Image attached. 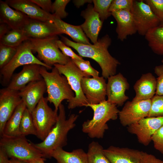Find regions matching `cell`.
<instances>
[{"label": "cell", "instance_id": "7c38bea8", "mask_svg": "<svg viewBox=\"0 0 163 163\" xmlns=\"http://www.w3.org/2000/svg\"><path fill=\"white\" fill-rule=\"evenodd\" d=\"M151 106V99L127 101L118 114L121 124L128 126L148 117Z\"/></svg>", "mask_w": 163, "mask_h": 163}, {"label": "cell", "instance_id": "681fc988", "mask_svg": "<svg viewBox=\"0 0 163 163\" xmlns=\"http://www.w3.org/2000/svg\"><path fill=\"white\" fill-rule=\"evenodd\" d=\"M161 62L163 63V59L161 60Z\"/></svg>", "mask_w": 163, "mask_h": 163}, {"label": "cell", "instance_id": "5b68a950", "mask_svg": "<svg viewBox=\"0 0 163 163\" xmlns=\"http://www.w3.org/2000/svg\"><path fill=\"white\" fill-rule=\"evenodd\" d=\"M0 147L3 148L9 157L32 162L45 158L43 154L30 142L25 136H19L14 137H1Z\"/></svg>", "mask_w": 163, "mask_h": 163}, {"label": "cell", "instance_id": "f1b7e54d", "mask_svg": "<svg viewBox=\"0 0 163 163\" xmlns=\"http://www.w3.org/2000/svg\"><path fill=\"white\" fill-rule=\"evenodd\" d=\"M29 39L23 29H11L0 39V43L18 47Z\"/></svg>", "mask_w": 163, "mask_h": 163}, {"label": "cell", "instance_id": "44dd1931", "mask_svg": "<svg viewBox=\"0 0 163 163\" xmlns=\"http://www.w3.org/2000/svg\"><path fill=\"white\" fill-rule=\"evenodd\" d=\"M141 151L114 146H111L103 150L110 163H140Z\"/></svg>", "mask_w": 163, "mask_h": 163}, {"label": "cell", "instance_id": "d4e9b609", "mask_svg": "<svg viewBox=\"0 0 163 163\" xmlns=\"http://www.w3.org/2000/svg\"><path fill=\"white\" fill-rule=\"evenodd\" d=\"M51 157L55 158L57 163H88L87 153L81 149L68 152L62 148H58L52 152Z\"/></svg>", "mask_w": 163, "mask_h": 163}, {"label": "cell", "instance_id": "74e56055", "mask_svg": "<svg viewBox=\"0 0 163 163\" xmlns=\"http://www.w3.org/2000/svg\"><path fill=\"white\" fill-rule=\"evenodd\" d=\"M133 0H113L110 5L109 11L110 12L124 9L131 10Z\"/></svg>", "mask_w": 163, "mask_h": 163}, {"label": "cell", "instance_id": "1f68e13d", "mask_svg": "<svg viewBox=\"0 0 163 163\" xmlns=\"http://www.w3.org/2000/svg\"><path fill=\"white\" fill-rule=\"evenodd\" d=\"M112 0H93L94 9L98 13L101 20L103 22L110 16L111 13L109 9Z\"/></svg>", "mask_w": 163, "mask_h": 163}, {"label": "cell", "instance_id": "7a4b0ae2", "mask_svg": "<svg viewBox=\"0 0 163 163\" xmlns=\"http://www.w3.org/2000/svg\"><path fill=\"white\" fill-rule=\"evenodd\" d=\"M59 113L56 122L45 139L42 142L34 144L43 154L45 158H50L52 152L67 145L69 132L75 126L78 116L74 114L66 119L65 107L61 104L59 107Z\"/></svg>", "mask_w": 163, "mask_h": 163}, {"label": "cell", "instance_id": "3957f363", "mask_svg": "<svg viewBox=\"0 0 163 163\" xmlns=\"http://www.w3.org/2000/svg\"><path fill=\"white\" fill-rule=\"evenodd\" d=\"M86 107L93 110L94 115L91 119L83 123L82 131L91 138H103L108 128L107 123L110 120L117 119L119 110L116 104L106 100L97 104H88Z\"/></svg>", "mask_w": 163, "mask_h": 163}, {"label": "cell", "instance_id": "52a82bcc", "mask_svg": "<svg viewBox=\"0 0 163 163\" xmlns=\"http://www.w3.org/2000/svg\"><path fill=\"white\" fill-rule=\"evenodd\" d=\"M53 66L57 69L60 74L66 77L75 93V97L67 101L68 109H72L78 107H86L88 102L82 90L81 81L84 77H90V76L80 70L71 59L65 65L56 64Z\"/></svg>", "mask_w": 163, "mask_h": 163}, {"label": "cell", "instance_id": "30bf717a", "mask_svg": "<svg viewBox=\"0 0 163 163\" xmlns=\"http://www.w3.org/2000/svg\"><path fill=\"white\" fill-rule=\"evenodd\" d=\"M138 34L145 36L150 29L160 25L158 19L144 0H134L130 10Z\"/></svg>", "mask_w": 163, "mask_h": 163}, {"label": "cell", "instance_id": "8fae6325", "mask_svg": "<svg viewBox=\"0 0 163 163\" xmlns=\"http://www.w3.org/2000/svg\"><path fill=\"white\" fill-rule=\"evenodd\" d=\"M163 126V116L147 117L128 126L127 130L135 135L140 143L149 145L155 133Z\"/></svg>", "mask_w": 163, "mask_h": 163}, {"label": "cell", "instance_id": "ac0fdd59", "mask_svg": "<svg viewBox=\"0 0 163 163\" xmlns=\"http://www.w3.org/2000/svg\"><path fill=\"white\" fill-rule=\"evenodd\" d=\"M46 91L45 83L43 79L30 83L19 92L22 101L31 113Z\"/></svg>", "mask_w": 163, "mask_h": 163}, {"label": "cell", "instance_id": "f546056e", "mask_svg": "<svg viewBox=\"0 0 163 163\" xmlns=\"http://www.w3.org/2000/svg\"><path fill=\"white\" fill-rule=\"evenodd\" d=\"M104 149L97 142L90 143L87 153L88 163H110L104 154Z\"/></svg>", "mask_w": 163, "mask_h": 163}, {"label": "cell", "instance_id": "836d02e7", "mask_svg": "<svg viewBox=\"0 0 163 163\" xmlns=\"http://www.w3.org/2000/svg\"><path fill=\"white\" fill-rule=\"evenodd\" d=\"M163 116V95H155L151 99V106L148 117Z\"/></svg>", "mask_w": 163, "mask_h": 163}, {"label": "cell", "instance_id": "cb8c5ba5", "mask_svg": "<svg viewBox=\"0 0 163 163\" xmlns=\"http://www.w3.org/2000/svg\"><path fill=\"white\" fill-rule=\"evenodd\" d=\"M29 18L24 13L12 9L5 1H0V22L7 24L11 29H22Z\"/></svg>", "mask_w": 163, "mask_h": 163}, {"label": "cell", "instance_id": "4fadbf2b", "mask_svg": "<svg viewBox=\"0 0 163 163\" xmlns=\"http://www.w3.org/2000/svg\"><path fill=\"white\" fill-rule=\"evenodd\" d=\"M19 91L7 88L0 90V135L1 136L5 124L14 110L22 101Z\"/></svg>", "mask_w": 163, "mask_h": 163}, {"label": "cell", "instance_id": "d6a6232c", "mask_svg": "<svg viewBox=\"0 0 163 163\" xmlns=\"http://www.w3.org/2000/svg\"><path fill=\"white\" fill-rule=\"evenodd\" d=\"M18 47L0 43V69L11 60L17 52Z\"/></svg>", "mask_w": 163, "mask_h": 163}, {"label": "cell", "instance_id": "7dc6e473", "mask_svg": "<svg viewBox=\"0 0 163 163\" xmlns=\"http://www.w3.org/2000/svg\"><path fill=\"white\" fill-rule=\"evenodd\" d=\"M9 163H32L31 162L22 161L14 158H11L9 160Z\"/></svg>", "mask_w": 163, "mask_h": 163}, {"label": "cell", "instance_id": "6da1fadb", "mask_svg": "<svg viewBox=\"0 0 163 163\" xmlns=\"http://www.w3.org/2000/svg\"><path fill=\"white\" fill-rule=\"evenodd\" d=\"M61 40L66 46L75 49L79 56L91 58L97 62L101 68L102 75L104 78L115 75L117 67L120 63L108 51L112 40L108 35L99 39L97 42L93 44L77 43L63 36H61Z\"/></svg>", "mask_w": 163, "mask_h": 163}, {"label": "cell", "instance_id": "9c48e42d", "mask_svg": "<svg viewBox=\"0 0 163 163\" xmlns=\"http://www.w3.org/2000/svg\"><path fill=\"white\" fill-rule=\"evenodd\" d=\"M46 97H43L31 112L37 137L42 141L55 125L58 114L50 107Z\"/></svg>", "mask_w": 163, "mask_h": 163}, {"label": "cell", "instance_id": "60d3db41", "mask_svg": "<svg viewBox=\"0 0 163 163\" xmlns=\"http://www.w3.org/2000/svg\"><path fill=\"white\" fill-rule=\"evenodd\" d=\"M155 149L163 154V126L157 130L152 137Z\"/></svg>", "mask_w": 163, "mask_h": 163}, {"label": "cell", "instance_id": "b9f144b4", "mask_svg": "<svg viewBox=\"0 0 163 163\" xmlns=\"http://www.w3.org/2000/svg\"><path fill=\"white\" fill-rule=\"evenodd\" d=\"M140 163H163V161L152 154L141 151Z\"/></svg>", "mask_w": 163, "mask_h": 163}, {"label": "cell", "instance_id": "ee69618b", "mask_svg": "<svg viewBox=\"0 0 163 163\" xmlns=\"http://www.w3.org/2000/svg\"><path fill=\"white\" fill-rule=\"evenodd\" d=\"M11 29L7 24L0 22V39Z\"/></svg>", "mask_w": 163, "mask_h": 163}, {"label": "cell", "instance_id": "5bb4252c", "mask_svg": "<svg viewBox=\"0 0 163 163\" xmlns=\"http://www.w3.org/2000/svg\"><path fill=\"white\" fill-rule=\"evenodd\" d=\"M106 85L107 101L118 106H122L129 98L125 94L129 85L127 80L120 73L108 78Z\"/></svg>", "mask_w": 163, "mask_h": 163}, {"label": "cell", "instance_id": "e0dca14e", "mask_svg": "<svg viewBox=\"0 0 163 163\" xmlns=\"http://www.w3.org/2000/svg\"><path fill=\"white\" fill-rule=\"evenodd\" d=\"M41 66L37 64L24 66L21 71L13 75L7 88L20 91L30 83L42 79L40 73Z\"/></svg>", "mask_w": 163, "mask_h": 163}, {"label": "cell", "instance_id": "9a60e30c", "mask_svg": "<svg viewBox=\"0 0 163 163\" xmlns=\"http://www.w3.org/2000/svg\"><path fill=\"white\" fill-rule=\"evenodd\" d=\"M106 85L105 80L102 76L84 77L81 81V87L88 104H97L106 101Z\"/></svg>", "mask_w": 163, "mask_h": 163}, {"label": "cell", "instance_id": "e575fe53", "mask_svg": "<svg viewBox=\"0 0 163 163\" xmlns=\"http://www.w3.org/2000/svg\"><path fill=\"white\" fill-rule=\"evenodd\" d=\"M70 0H56L52 3L51 14L55 17L61 19L65 18L68 13L65 11L66 5Z\"/></svg>", "mask_w": 163, "mask_h": 163}, {"label": "cell", "instance_id": "4dcf8cb0", "mask_svg": "<svg viewBox=\"0 0 163 163\" xmlns=\"http://www.w3.org/2000/svg\"><path fill=\"white\" fill-rule=\"evenodd\" d=\"M19 132L21 136H24L29 135L36 136L37 135L31 113L27 108L22 115L20 125Z\"/></svg>", "mask_w": 163, "mask_h": 163}, {"label": "cell", "instance_id": "8992f818", "mask_svg": "<svg viewBox=\"0 0 163 163\" xmlns=\"http://www.w3.org/2000/svg\"><path fill=\"white\" fill-rule=\"evenodd\" d=\"M32 46L28 39L18 46L15 55L6 65L0 69L1 84L7 85L10 82L15 70L22 66L37 64L45 67L47 70L52 67L48 66L36 57L33 53Z\"/></svg>", "mask_w": 163, "mask_h": 163}, {"label": "cell", "instance_id": "d6986e66", "mask_svg": "<svg viewBox=\"0 0 163 163\" xmlns=\"http://www.w3.org/2000/svg\"><path fill=\"white\" fill-rule=\"evenodd\" d=\"M81 16L85 19L84 22L80 25L82 29L93 44L95 43L103 22L91 4H88L86 8L82 11Z\"/></svg>", "mask_w": 163, "mask_h": 163}, {"label": "cell", "instance_id": "c3c4849f", "mask_svg": "<svg viewBox=\"0 0 163 163\" xmlns=\"http://www.w3.org/2000/svg\"><path fill=\"white\" fill-rule=\"evenodd\" d=\"M44 160L45 158H43L36 160L33 161L32 163H45L44 162Z\"/></svg>", "mask_w": 163, "mask_h": 163}, {"label": "cell", "instance_id": "2e32d148", "mask_svg": "<svg viewBox=\"0 0 163 163\" xmlns=\"http://www.w3.org/2000/svg\"><path fill=\"white\" fill-rule=\"evenodd\" d=\"M22 29L29 38L44 39L63 34L52 21H43L30 18Z\"/></svg>", "mask_w": 163, "mask_h": 163}, {"label": "cell", "instance_id": "f6af8a7d", "mask_svg": "<svg viewBox=\"0 0 163 163\" xmlns=\"http://www.w3.org/2000/svg\"><path fill=\"white\" fill-rule=\"evenodd\" d=\"M9 158L5 149L0 147V163H9Z\"/></svg>", "mask_w": 163, "mask_h": 163}, {"label": "cell", "instance_id": "d590c367", "mask_svg": "<svg viewBox=\"0 0 163 163\" xmlns=\"http://www.w3.org/2000/svg\"><path fill=\"white\" fill-rule=\"evenodd\" d=\"M144 2L150 7L153 12L163 25V0H145Z\"/></svg>", "mask_w": 163, "mask_h": 163}, {"label": "cell", "instance_id": "ba28073f", "mask_svg": "<svg viewBox=\"0 0 163 163\" xmlns=\"http://www.w3.org/2000/svg\"><path fill=\"white\" fill-rule=\"evenodd\" d=\"M58 36L44 39L29 38L32 46L33 52H37L38 59L49 66L56 64L64 65L71 59L64 55L56 44Z\"/></svg>", "mask_w": 163, "mask_h": 163}, {"label": "cell", "instance_id": "603a6c76", "mask_svg": "<svg viewBox=\"0 0 163 163\" xmlns=\"http://www.w3.org/2000/svg\"><path fill=\"white\" fill-rule=\"evenodd\" d=\"M136 95L132 101H138L151 99L155 94L156 79L151 73L143 74L133 86Z\"/></svg>", "mask_w": 163, "mask_h": 163}, {"label": "cell", "instance_id": "8d00e7d4", "mask_svg": "<svg viewBox=\"0 0 163 163\" xmlns=\"http://www.w3.org/2000/svg\"><path fill=\"white\" fill-rule=\"evenodd\" d=\"M73 62L82 71L93 77H99L98 71L93 68L88 61L71 59Z\"/></svg>", "mask_w": 163, "mask_h": 163}, {"label": "cell", "instance_id": "bcb514c9", "mask_svg": "<svg viewBox=\"0 0 163 163\" xmlns=\"http://www.w3.org/2000/svg\"><path fill=\"white\" fill-rule=\"evenodd\" d=\"M74 5L78 8H79L86 3L91 4L93 2L91 0H74L73 1Z\"/></svg>", "mask_w": 163, "mask_h": 163}, {"label": "cell", "instance_id": "7402d4cb", "mask_svg": "<svg viewBox=\"0 0 163 163\" xmlns=\"http://www.w3.org/2000/svg\"><path fill=\"white\" fill-rule=\"evenodd\" d=\"M111 13L117 22L116 31L118 39L123 41L128 36L137 32L130 10H122Z\"/></svg>", "mask_w": 163, "mask_h": 163}, {"label": "cell", "instance_id": "4316f807", "mask_svg": "<svg viewBox=\"0 0 163 163\" xmlns=\"http://www.w3.org/2000/svg\"><path fill=\"white\" fill-rule=\"evenodd\" d=\"M26 108L25 104L22 101L7 122L1 137H14L21 136L20 125L23 113Z\"/></svg>", "mask_w": 163, "mask_h": 163}, {"label": "cell", "instance_id": "484cf974", "mask_svg": "<svg viewBox=\"0 0 163 163\" xmlns=\"http://www.w3.org/2000/svg\"><path fill=\"white\" fill-rule=\"evenodd\" d=\"M52 21L63 34L69 36L75 42L85 44H91L80 25L76 26L69 24L53 15Z\"/></svg>", "mask_w": 163, "mask_h": 163}, {"label": "cell", "instance_id": "ffe728a7", "mask_svg": "<svg viewBox=\"0 0 163 163\" xmlns=\"http://www.w3.org/2000/svg\"><path fill=\"white\" fill-rule=\"evenodd\" d=\"M5 2L11 7L22 12L30 18L52 21L53 14L45 11L31 0H6Z\"/></svg>", "mask_w": 163, "mask_h": 163}, {"label": "cell", "instance_id": "83f0119b", "mask_svg": "<svg viewBox=\"0 0 163 163\" xmlns=\"http://www.w3.org/2000/svg\"><path fill=\"white\" fill-rule=\"evenodd\" d=\"M144 36L152 51L157 55H163V25L150 29Z\"/></svg>", "mask_w": 163, "mask_h": 163}, {"label": "cell", "instance_id": "ab89813d", "mask_svg": "<svg viewBox=\"0 0 163 163\" xmlns=\"http://www.w3.org/2000/svg\"><path fill=\"white\" fill-rule=\"evenodd\" d=\"M56 44L58 48L65 56L72 59L84 60L82 57L75 54L69 46H66L62 41L58 39L56 41Z\"/></svg>", "mask_w": 163, "mask_h": 163}, {"label": "cell", "instance_id": "f35d334b", "mask_svg": "<svg viewBox=\"0 0 163 163\" xmlns=\"http://www.w3.org/2000/svg\"><path fill=\"white\" fill-rule=\"evenodd\" d=\"M154 70L158 76L155 95H163V64L156 66Z\"/></svg>", "mask_w": 163, "mask_h": 163}, {"label": "cell", "instance_id": "277c9868", "mask_svg": "<svg viewBox=\"0 0 163 163\" xmlns=\"http://www.w3.org/2000/svg\"><path fill=\"white\" fill-rule=\"evenodd\" d=\"M40 73L46 84L47 99L53 104L54 110L57 112L62 102L64 100L68 101L72 99L75 97V93L66 77L60 74L56 67L49 72L45 67L41 66Z\"/></svg>", "mask_w": 163, "mask_h": 163}, {"label": "cell", "instance_id": "7bdbcfd3", "mask_svg": "<svg viewBox=\"0 0 163 163\" xmlns=\"http://www.w3.org/2000/svg\"><path fill=\"white\" fill-rule=\"evenodd\" d=\"M45 11L50 13L51 12L52 3L50 0H31Z\"/></svg>", "mask_w": 163, "mask_h": 163}]
</instances>
